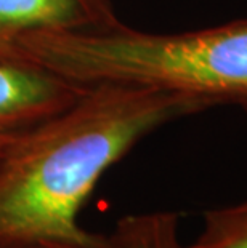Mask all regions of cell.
I'll return each mask as SVG.
<instances>
[{"label":"cell","mask_w":247,"mask_h":248,"mask_svg":"<svg viewBox=\"0 0 247 248\" xmlns=\"http://www.w3.org/2000/svg\"><path fill=\"white\" fill-rule=\"evenodd\" d=\"M87 88L47 69L16 46H0V154L26 131L74 104Z\"/></svg>","instance_id":"cell-3"},{"label":"cell","mask_w":247,"mask_h":248,"mask_svg":"<svg viewBox=\"0 0 247 248\" xmlns=\"http://www.w3.org/2000/svg\"><path fill=\"white\" fill-rule=\"evenodd\" d=\"M29 248H111L108 234H98L88 242H71V240H45L31 245Z\"/></svg>","instance_id":"cell-7"},{"label":"cell","mask_w":247,"mask_h":248,"mask_svg":"<svg viewBox=\"0 0 247 248\" xmlns=\"http://www.w3.org/2000/svg\"><path fill=\"white\" fill-rule=\"evenodd\" d=\"M111 248H183L180 213L149 212L125 215L108 234Z\"/></svg>","instance_id":"cell-5"},{"label":"cell","mask_w":247,"mask_h":248,"mask_svg":"<svg viewBox=\"0 0 247 248\" xmlns=\"http://www.w3.org/2000/svg\"><path fill=\"white\" fill-rule=\"evenodd\" d=\"M111 0H0V46L24 35L104 31L119 26Z\"/></svg>","instance_id":"cell-4"},{"label":"cell","mask_w":247,"mask_h":248,"mask_svg":"<svg viewBox=\"0 0 247 248\" xmlns=\"http://www.w3.org/2000/svg\"><path fill=\"white\" fill-rule=\"evenodd\" d=\"M183 248H247V202L207 210L198 237Z\"/></svg>","instance_id":"cell-6"},{"label":"cell","mask_w":247,"mask_h":248,"mask_svg":"<svg viewBox=\"0 0 247 248\" xmlns=\"http://www.w3.org/2000/svg\"><path fill=\"white\" fill-rule=\"evenodd\" d=\"M178 93L93 85L0 154V248L98 235L79 215L113 165L162 125L204 112Z\"/></svg>","instance_id":"cell-1"},{"label":"cell","mask_w":247,"mask_h":248,"mask_svg":"<svg viewBox=\"0 0 247 248\" xmlns=\"http://www.w3.org/2000/svg\"><path fill=\"white\" fill-rule=\"evenodd\" d=\"M15 46L83 87H145L183 94L206 110H247V19L180 34L141 32L122 23L104 31L35 32Z\"/></svg>","instance_id":"cell-2"}]
</instances>
